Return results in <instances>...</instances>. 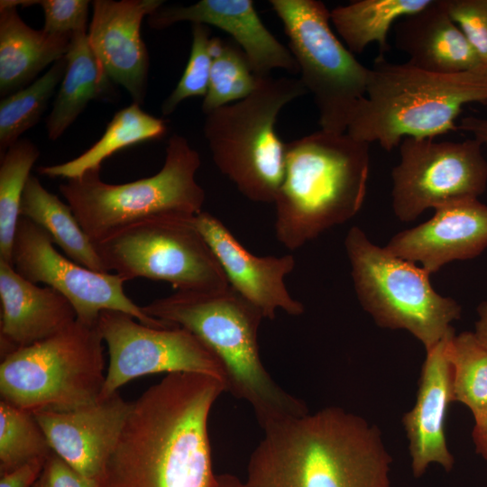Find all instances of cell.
<instances>
[{
	"instance_id": "6da1fadb",
	"label": "cell",
	"mask_w": 487,
	"mask_h": 487,
	"mask_svg": "<svg viewBox=\"0 0 487 487\" xmlns=\"http://www.w3.org/2000/svg\"><path fill=\"white\" fill-rule=\"evenodd\" d=\"M224 391L209 375L167 373L132 402L97 487H214L208 418Z\"/></svg>"
},
{
	"instance_id": "7a4b0ae2",
	"label": "cell",
	"mask_w": 487,
	"mask_h": 487,
	"mask_svg": "<svg viewBox=\"0 0 487 487\" xmlns=\"http://www.w3.org/2000/svg\"><path fill=\"white\" fill-rule=\"evenodd\" d=\"M262 430L247 487H391L381 432L356 414L327 407Z\"/></svg>"
},
{
	"instance_id": "3957f363",
	"label": "cell",
	"mask_w": 487,
	"mask_h": 487,
	"mask_svg": "<svg viewBox=\"0 0 487 487\" xmlns=\"http://www.w3.org/2000/svg\"><path fill=\"white\" fill-rule=\"evenodd\" d=\"M142 311L194 334L220 361L225 388L251 405L263 429L308 413L306 403L271 378L260 356L262 311L230 285L216 291H181L152 300Z\"/></svg>"
},
{
	"instance_id": "277c9868",
	"label": "cell",
	"mask_w": 487,
	"mask_h": 487,
	"mask_svg": "<svg viewBox=\"0 0 487 487\" xmlns=\"http://www.w3.org/2000/svg\"><path fill=\"white\" fill-rule=\"evenodd\" d=\"M370 143L319 130L285 143L284 176L274 200V230L295 251L354 217L363 204Z\"/></svg>"
},
{
	"instance_id": "5b68a950",
	"label": "cell",
	"mask_w": 487,
	"mask_h": 487,
	"mask_svg": "<svg viewBox=\"0 0 487 487\" xmlns=\"http://www.w3.org/2000/svg\"><path fill=\"white\" fill-rule=\"evenodd\" d=\"M470 103H487V72L436 74L379 55L346 133L391 152L405 138L434 139L456 130Z\"/></svg>"
},
{
	"instance_id": "8992f818",
	"label": "cell",
	"mask_w": 487,
	"mask_h": 487,
	"mask_svg": "<svg viewBox=\"0 0 487 487\" xmlns=\"http://www.w3.org/2000/svg\"><path fill=\"white\" fill-rule=\"evenodd\" d=\"M200 156L187 141L173 134L161 170L124 184H109L100 168L67 179L59 189L81 228L95 244L140 221L160 216H194L202 212L205 191L195 176Z\"/></svg>"
},
{
	"instance_id": "52a82bcc",
	"label": "cell",
	"mask_w": 487,
	"mask_h": 487,
	"mask_svg": "<svg viewBox=\"0 0 487 487\" xmlns=\"http://www.w3.org/2000/svg\"><path fill=\"white\" fill-rule=\"evenodd\" d=\"M257 78L246 98L206 115L204 133L216 166L244 197L274 203L285 161L275 123L286 105L308 91L298 78Z\"/></svg>"
},
{
	"instance_id": "ba28073f",
	"label": "cell",
	"mask_w": 487,
	"mask_h": 487,
	"mask_svg": "<svg viewBox=\"0 0 487 487\" xmlns=\"http://www.w3.org/2000/svg\"><path fill=\"white\" fill-rule=\"evenodd\" d=\"M103 342L97 324L76 319L58 334L7 354L0 364L2 400L32 413L95 403L106 379Z\"/></svg>"
},
{
	"instance_id": "9c48e42d",
	"label": "cell",
	"mask_w": 487,
	"mask_h": 487,
	"mask_svg": "<svg viewBox=\"0 0 487 487\" xmlns=\"http://www.w3.org/2000/svg\"><path fill=\"white\" fill-rule=\"evenodd\" d=\"M345 247L359 303L379 326L407 330L426 352L454 330L462 308L434 289L422 267L374 244L358 226L348 231Z\"/></svg>"
},
{
	"instance_id": "30bf717a",
	"label": "cell",
	"mask_w": 487,
	"mask_h": 487,
	"mask_svg": "<svg viewBox=\"0 0 487 487\" xmlns=\"http://www.w3.org/2000/svg\"><path fill=\"white\" fill-rule=\"evenodd\" d=\"M192 217H151L114 233L95 247L106 271L125 281L162 280L181 291L225 289L227 278Z\"/></svg>"
},
{
	"instance_id": "8fae6325",
	"label": "cell",
	"mask_w": 487,
	"mask_h": 487,
	"mask_svg": "<svg viewBox=\"0 0 487 487\" xmlns=\"http://www.w3.org/2000/svg\"><path fill=\"white\" fill-rule=\"evenodd\" d=\"M283 23L307 91L319 114L321 130L345 133L365 96L370 68L359 62L330 26V11L317 0H271Z\"/></svg>"
},
{
	"instance_id": "7c38bea8",
	"label": "cell",
	"mask_w": 487,
	"mask_h": 487,
	"mask_svg": "<svg viewBox=\"0 0 487 487\" xmlns=\"http://www.w3.org/2000/svg\"><path fill=\"white\" fill-rule=\"evenodd\" d=\"M475 139L435 141L405 138L391 170L392 209L411 222L428 208L478 198L487 186V160Z\"/></svg>"
},
{
	"instance_id": "4fadbf2b",
	"label": "cell",
	"mask_w": 487,
	"mask_h": 487,
	"mask_svg": "<svg viewBox=\"0 0 487 487\" xmlns=\"http://www.w3.org/2000/svg\"><path fill=\"white\" fill-rule=\"evenodd\" d=\"M97 326L109 354L98 400L112 396L135 378L160 372L201 373L218 379L225 385L220 361L194 334L183 327L148 326L131 315L116 310H103Z\"/></svg>"
},
{
	"instance_id": "5bb4252c",
	"label": "cell",
	"mask_w": 487,
	"mask_h": 487,
	"mask_svg": "<svg viewBox=\"0 0 487 487\" xmlns=\"http://www.w3.org/2000/svg\"><path fill=\"white\" fill-rule=\"evenodd\" d=\"M53 244L43 228L21 216L13 247L14 268L26 280L61 293L73 306L78 320L96 325L103 310H116L148 326H173L146 315L126 296L121 276L87 269L60 254Z\"/></svg>"
},
{
	"instance_id": "9a60e30c",
	"label": "cell",
	"mask_w": 487,
	"mask_h": 487,
	"mask_svg": "<svg viewBox=\"0 0 487 487\" xmlns=\"http://www.w3.org/2000/svg\"><path fill=\"white\" fill-rule=\"evenodd\" d=\"M191 221L216 255L229 285L257 307L264 318L273 319L278 309L290 316L303 314V304L290 295L284 281L295 268L293 255L253 254L208 212H200Z\"/></svg>"
},
{
	"instance_id": "2e32d148",
	"label": "cell",
	"mask_w": 487,
	"mask_h": 487,
	"mask_svg": "<svg viewBox=\"0 0 487 487\" xmlns=\"http://www.w3.org/2000/svg\"><path fill=\"white\" fill-rule=\"evenodd\" d=\"M161 0H96L87 38L112 82L124 87L133 103L146 95L149 55L141 24L162 6Z\"/></svg>"
},
{
	"instance_id": "e0dca14e",
	"label": "cell",
	"mask_w": 487,
	"mask_h": 487,
	"mask_svg": "<svg viewBox=\"0 0 487 487\" xmlns=\"http://www.w3.org/2000/svg\"><path fill=\"white\" fill-rule=\"evenodd\" d=\"M118 392L70 411H36L51 450L96 482L115 446L131 409Z\"/></svg>"
},
{
	"instance_id": "ac0fdd59",
	"label": "cell",
	"mask_w": 487,
	"mask_h": 487,
	"mask_svg": "<svg viewBox=\"0 0 487 487\" xmlns=\"http://www.w3.org/2000/svg\"><path fill=\"white\" fill-rule=\"evenodd\" d=\"M384 248L429 274L450 262L474 258L487 248V205L470 198L440 207L427 221L393 235Z\"/></svg>"
},
{
	"instance_id": "d6986e66",
	"label": "cell",
	"mask_w": 487,
	"mask_h": 487,
	"mask_svg": "<svg viewBox=\"0 0 487 487\" xmlns=\"http://www.w3.org/2000/svg\"><path fill=\"white\" fill-rule=\"evenodd\" d=\"M184 21L213 25L230 34L256 77L268 76L275 69L299 72L289 49L266 28L251 0H201L188 6H161L148 16L149 25L158 30Z\"/></svg>"
},
{
	"instance_id": "ffe728a7",
	"label": "cell",
	"mask_w": 487,
	"mask_h": 487,
	"mask_svg": "<svg viewBox=\"0 0 487 487\" xmlns=\"http://www.w3.org/2000/svg\"><path fill=\"white\" fill-rule=\"evenodd\" d=\"M453 332L455 329L426 352L415 404L402 417L415 478L421 477L432 464L446 472L455 465L445 434L448 407L454 402L452 368L446 354L447 340Z\"/></svg>"
},
{
	"instance_id": "44dd1931",
	"label": "cell",
	"mask_w": 487,
	"mask_h": 487,
	"mask_svg": "<svg viewBox=\"0 0 487 487\" xmlns=\"http://www.w3.org/2000/svg\"><path fill=\"white\" fill-rule=\"evenodd\" d=\"M1 357L47 339L71 325L77 315L59 291L38 286L0 260Z\"/></svg>"
},
{
	"instance_id": "7402d4cb",
	"label": "cell",
	"mask_w": 487,
	"mask_h": 487,
	"mask_svg": "<svg viewBox=\"0 0 487 487\" xmlns=\"http://www.w3.org/2000/svg\"><path fill=\"white\" fill-rule=\"evenodd\" d=\"M394 44L408 63L436 74L487 72V68L449 16L443 0L407 15L394 27Z\"/></svg>"
},
{
	"instance_id": "603a6c76",
	"label": "cell",
	"mask_w": 487,
	"mask_h": 487,
	"mask_svg": "<svg viewBox=\"0 0 487 487\" xmlns=\"http://www.w3.org/2000/svg\"><path fill=\"white\" fill-rule=\"evenodd\" d=\"M71 35L34 30L15 6L0 7V95L6 97L35 80L69 51Z\"/></svg>"
},
{
	"instance_id": "cb8c5ba5",
	"label": "cell",
	"mask_w": 487,
	"mask_h": 487,
	"mask_svg": "<svg viewBox=\"0 0 487 487\" xmlns=\"http://www.w3.org/2000/svg\"><path fill=\"white\" fill-rule=\"evenodd\" d=\"M66 58V71L46 120L51 141L64 133L91 100L111 90L112 80L89 44L87 27L72 33Z\"/></svg>"
},
{
	"instance_id": "d4e9b609",
	"label": "cell",
	"mask_w": 487,
	"mask_h": 487,
	"mask_svg": "<svg viewBox=\"0 0 487 487\" xmlns=\"http://www.w3.org/2000/svg\"><path fill=\"white\" fill-rule=\"evenodd\" d=\"M20 214L43 228L75 262L96 271L108 272L70 207L48 191L35 176L28 179Z\"/></svg>"
},
{
	"instance_id": "484cf974",
	"label": "cell",
	"mask_w": 487,
	"mask_h": 487,
	"mask_svg": "<svg viewBox=\"0 0 487 487\" xmlns=\"http://www.w3.org/2000/svg\"><path fill=\"white\" fill-rule=\"evenodd\" d=\"M166 131L163 120L145 113L140 105L133 103L114 115L102 137L82 154L71 161L37 170L51 178L75 179L87 170L101 168L103 161L115 152L139 142L160 139Z\"/></svg>"
},
{
	"instance_id": "4316f807",
	"label": "cell",
	"mask_w": 487,
	"mask_h": 487,
	"mask_svg": "<svg viewBox=\"0 0 487 487\" xmlns=\"http://www.w3.org/2000/svg\"><path fill=\"white\" fill-rule=\"evenodd\" d=\"M432 0H356L330 11V22L352 53L376 42L380 54L390 50L388 34L396 21L418 13Z\"/></svg>"
},
{
	"instance_id": "83f0119b",
	"label": "cell",
	"mask_w": 487,
	"mask_h": 487,
	"mask_svg": "<svg viewBox=\"0 0 487 487\" xmlns=\"http://www.w3.org/2000/svg\"><path fill=\"white\" fill-rule=\"evenodd\" d=\"M66 55L57 60L41 77L24 88L2 98L0 103V154L14 145L19 137L33 127L64 77Z\"/></svg>"
},
{
	"instance_id": "f1b7e54d",
	"label": "cell",
	"mask_w": 487,
	"mask_h": 487,
	"mask_svg": "<svg viewBox=\"0 0 487 487\" xmlns=\"http://www.w3.org/2000/svg\"><path fill=\"white\" fill-rule=\"evenodd\" d=\"M40 156L28 139L18 140L1 156L0 164V260L13 264V247L21 202L30 171Z\"/></svg>"
},
{
	"instance_id": "f546056e",
	"label": "cell",
	"mask_w": 487,
	"mask_h": 487,
	"mask_svg": "<svg viewBox=\"0 0 487 487\" xmlns=\"http://www.w3.org/2000/svg\"><path fill=\"white\" fill-rule=\"evenodd\" d=\"M446 354L452 368L453 401L465 405L475 418L487 409V348L473 332H453Z\"/></svg>"
},
{
	"instance_id": "4dcf8cb0",
	"label": "cell",
	"mask_w": 487,
	"mask_h": 487,
	"mask_svg": "<svg viewBox=\"0 0 487 487\" xmlns=\"http://www.w3.org/2000/svg\"><path fill=\"white\" fill-rule=\"evenodd\" d=\"M213 53L208 88L202 103L206 115L246 98L258 83L244 52L236 43L213 37Z\"/></svg>"
},
{
	"instance_id": "1f68e13d",
	"label": "cell",
	"mask_w": 487,
	"mask_h": 487,
	"mask_svg": "<svg viewBox=\"0 0 487 487\" xmlns=\"http://www.w3.org/2000/svg\"><path fill=\"white\" fill-rule=\"evenodd\" d=\"M52 452L31 411L0 402V474Z\"/></svg>"
},
{
	"instance_id": "d6a6232c",
	"label": "cell",
	"mask_w": 487,
	"mask_h": 487,
	"mask_svg": "<svg viewBox=\"0 0 487 487\" xmlns=\"http://www.w3.org/2000/svg\"><path fill=\"white\" fill-rule=\"evenodd\" d=\"M213 37L207 25L192 26V44L186 69L176 87L161 105V112L169 115L185 99L205 96L213 61Z\"/></svg>"
},
{
	"instance_id": "836d02e7",
	"label": "cell",
	"mask_w": 487,
	"mask_h": 487,
	"mask_svg": "<svg viewBox=\"0 0 487 487\" xmlns=\"http://www.w3.org/2000/svg\"><path fill=\"white\" fill-rule=\"evenodd\" d=\"M454 23L487 68V0H443Z\"/></svg>"
},
{
	"instance_id": "e575fe53",
	"label": "cell",
	"mask_w": 487,
	"mask_h": 487,
	"mask_svg": "<svg viewBox=\"0 0 487 487\" xmlns=\"http://www.w3.org/2000/svg\"><path fill=\"white\" fill-rule=\"evenodd\" d=\"M44 13L43 30L51 34L72 35L87 27L89 1L41 0L38 1Z\"/></svg>"
},
{
	"instance_id": "d590c367",
	"label": "cell",
	"mask_w": 487,
	"mask_h": 487,
	"mask_svg": "<svg viewBox=\"0 0 487 487\" xmlns=\"http://www.w3.org/2000/svg\"><path fill=\"white\" fill-rule=\"evenodd\" d=\"M33 487H97V483L82 475L52 451Z\"/></svg>"
},
{
	"instance_id": "8d00e7d4",
	"label": "cell",
	"mask_w": 487,
	"mask_h": 487,
	"mask_svg": "<svg viewBox=\"0 0 487 487\" xmlns=\"http://www.w3.org/2000/svg\"><path fill=\"white\" fill-rule=\"evenodd\" d=\"M47 457L35 458L0 474V487H33L41 475Z\"/></svg>"
},
{
	"instance_id": "74e56055",
	"label": "cell",
	"mask_w": 487,
	"mask_h": 487,
	"mask_svg": "<svg viewBox=\"0 0 487 487\" xmlns=\"http://www.w3.org/2000/svg\"><path fill=\"white\" fill-rule=\"evenodd\" d=\"M457 129L469 133L472 138L487 147V116H466L461 121Z\"/></svg>"
},
{
	"instance_id": "f35d334b",
	"label": "cell",
	"mask_w": 487,
	"mask_h": 487,
	"mask_svg": "<svg viewBox=\"0 0 487 487\" xmlns=\"http://www.w3.org/2000/svg\"><path fill=\"white\" fill-rule=\"evenodd\" d=\"M473 440L475 450L487 464V409L474 418Z\"/></svg>"
},
{
	"instance_id": "ab89813d",
	"label": "cell",
	"mask_w": 487,
	"mask_h": 487,
	"mask_svg": "<svg viewBox=\"0 0 487 487\" xmlns=\"http://www.w3.org/2000/svg\"><path fill=\"white\" fill-rule=\"evenodd\" d=\"M478 319L475 322L474 335L480 343L487 348V300L477 307Z\"/></svg>"
},
{
	"instance_id": "60d3db41",
	"label": "cell",
	"mask_w": 487,
	"mask_h": 487,
	"mask_svg": "<svg viewBox=\"0 0 487 487\" xmlns=\"http://www.w3.org/2000/svg\"><path fill=\"white\" fill-rule=\"evenodd\" d=\"M214 487H247L237 476L231 473H218L216 475Z\"/></svg>"
}]
</instances>
